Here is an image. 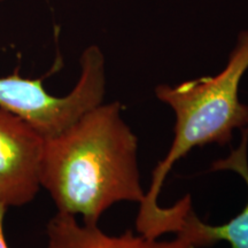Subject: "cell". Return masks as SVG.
<instances>
[{
	"instance_id": "8992f818",
	"label": "cell",
	"mask_w": 248,
	"mask_h": 248,
	"mask_svg": "<svg viewBox=\"0 0 248 248\" xmlns=\"http://www.w3.org/2000/svg\"><path fill=\"white\" fill-rule=\"evenodd\" d=\"M47 248H197L182 237L160 241L147 239L131 231L121 235L105 233L98 225H86L77 222L75 216L57 213L46 226Z\"/></svg>"
},
{
	"instance_id": "52a82bcc",
	"label": "cell",
	"mask_w": 248,
	"mask_h": 248,
	"mask_svg": "<svg viewBox=\"0 0 248 248\" xmlns=\"http://www.w3.org/2000/svg\"><path fill=\"white\" fill-rule=\"evenodd\" d=\"M6 207L0 204V248H8L7 243L5 239V233H4V217L6 213Z\"/></svg>"
},
{
	"instance_id": "277c9868",
	"label": "cell",
	"mask_w": 248,
	"mask_h": 248,
	"mask_svg": "<svg viewBox=\"0 0 248 248\" xmlns=\"http://www.w3.org/2000/svg\"><path fill=\"white\" fill-rule=\"evenodd\" d=\"M44 137L16 114L0 108V204L22 207L40 186Z\"/></svg>"
},
{
	"instance_id": "7a4b0ae2",
	"label": "cell",
	"mask_w": 248,
	"mask_h": 248,
	"mask_svg": "<svg viewBox=\"0 0 248 248\" xmlns=\"http://www.w3.org/2000/svg\"><path fill=\"white\" fill-rule=\"evenodd\" d=\"M247 70L248 30H244L221 73L175 86L160 84L155 88L156 98L175 113V138L168 154L155 167L151 188L139 208L136 219L139 234L147 239H159L170 232L177 234L192 208L191 197L186 195L169 208L157 202L172 166L193 147L223 146L231 141L234 130L248 128V105L239 99L240 82Z\"/></svg>"
},
{
	"instance_id": "5b68a950",
	"label": "cell",
	"mask_w": 248,
	"mask_h": 248,
	"mask_svg": "<svg viewBox=\"0 0 248 248\" xmlns=\"http://www.w3.org/2000/svg\"><path fill=\"white\" fill-rule=\"evenodd\" d=\"M248 128L241 130V141L225 159L217 160L213 163L212 171L230 170L237 172L246 183L248 190ZM177 235L190 243L192 246L201 248L216 244L217 241H226L231 248H248V199L245 208L222 225H208L190 210L185 217L181 231Z\"/></svg>"
},
{
	"instance_id": "6da1fadb",
	"label": "cell",
	"mask_w": 248,
	"mask_h": 248,
	"mask_svg": "<svg viewBox=\"0 0 248 248\" xmlns=\"http://www.w3.org/2000/svg\"><path fill=\"white\" fill-rule=\"evenodd\" d=\"M119 101L102 104L55 137L45 139L40 186L58 213L80 215L83 224L98 225L120 201L142 203L138 139L121 115Z\"/></svg>"
},
{
	"instance_id": "3957f363",
	"label": "cell",
	"mask_w": 248,
	"mask_h": 248,
	"mask_svg": "<svg viewBox=\"0 0 248 248\" xmlns=\"http://www.w3.org/2000/svg\"><path fill=\"white\" fill-rule=\"evenodd\" d=\"M79 64V78L64 97L48 93L42 79L24 78L17 74L0 77V108L27 121L44 139L60 135L104 101L106 63L100 47H86Z\"/></svg>"
}]
</instances>
